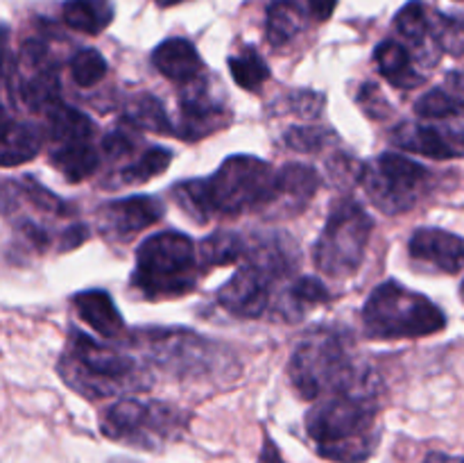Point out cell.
I'll use <instances>...</instances> for the list:
<instances>
[{
	"instance_id": "obj_1",
	"label": "cell",
	"mask_w": 464,
	"mask_h": 463,
	"mask_svg": "<svg viewBox=\"0 0 464 463\" xmlns=\"http://www.w3.org/2000/svg\"><path fill=\"white\" fill-rule=\"evenodd\" d=\"M376 404L370 393H335L317 399L306 413V431L317 454L335 463H365L379 448Z\"/></svg>"
},
{
	"instance_id": "obj_2",
	"label": "cell",
	"mask_w": 464,
	"mask_h": 463,
	"mask_svg": "<svg viewBox=\"0 0 464 463\" xmlns=\"http://www.w3.org/2000/svg\"><path fill=\"white\" fill-rule=\"evenodd\" d=\"M59 372L63 381L84 398L134 393L150 386L134 359L77 330L71 331V343L59 361Z\"/></svg>"
},
{
	"instance_id": "obj_3",
	"label": "cell",
	"mask_w": 464,
	"mask_h": 463,
	"mask_svg": "<svg viewBox=\"0 0 464 463\" xmlns=\"http://www.w3.org/2000/svg\"><path fill=\"white\" fill-rule=\"evenodd\" d=\"M288 375L304 399L335 393H370L367 379L356 370L343 340L331 331L306 336L293 352Z\"/></svg>"
},
{
	"instance_id": "obj_4",
	"label": "cell",
	"mask_w": 464,
	"mask_h": 463,
	"mask_svg": "<svg viewBox=\"0 0 464 463\" xmlns=\"http://www.w3.org/2000/svg\"><path fill=\"white\" fill-rule=\"evenodd\" d=\"M199 257L181 232H159L140 243L131 286L145 300H170L193 291Z\"/></svg>"
},
{
	"instance_id": "obj_5",
	"label": "cell",
	"mask_w": 464,
	"mask_h": 463,
	"mask_svg": "<svg viewBox=\"0 0 464 463\" xmlns=\"http://www.w3.org/2000/svg\"><path fill=\"white\" fill-rule=\"evenodd\" d=\"M365 331L374 339H421L447 327V316L426 295L399 281L379 284L362 309Z\"/></svg>"
},
{
	"instance_id": "obj_6",
	"label": "cell",
	"mask_w": 464,
	"mask_h": 463,
	"mask_svg": "<svg viewBox=\"0 0 464 463\" xmlns=\"http://www.w3.org/2000/svg\"><path fill=\"white\" fill-rule=\"evenodd\" d=\"M276 191L279 182L275 168L249 154L225 159L208 180H202V193L211 216H238L252 209H263L275 202Z\"/></svg>"
},
{
	"instance_id": "obj_7",
	"label": "cell",
	"mask_w": 464,
	"mask_h": 463,
	"mask_svg": "<svg viewBox=\"0 0 464 463\" xmlns=\"http://www.w3.org/2000/svg\"><path fill=\"white\" fill-rule=\"evenodd\" d=\"M374 221L356 200H340L315 243L313 261L331 277H349L361 268Z\"/></svg>"
},
{
	"instance_id": "obj_8",
	"label": "cell",
	"mask_w": 464,
	"mask_h": 463,
	"mask_svg": "<svg viewBox=\"0 0 464 463\" xmlns=\"http://www.w3.org/2000/svg\"><path fill=\"white\" fill-rule=\"evenodd\" d=\"M100 429L116 443L140 449H161L166 443L179 438L184 416L168 404L127 398L118 399L102 413Z\"/></svg>"
},
{
	"instance_id": "obj_9",
	"label": "cell",
	"mask_w": 464,
	"mask_h": 463,
	"mask_svg": "<svg viewBox=\"0 0 464 463\" xmlns=\"http://www.w3.org/2000/svg\"><path fill=\"white\" fill-rule=\"evenodd\" d=\"M429 177L430 172L421 163L397 153H385L362 171L361 182L372 202L381 212L394 216V213L411 212L420 202Z\"/></svg>"
},
{
	"instance_id": "obj_10",
	"label": "cell",
	"mask_w": 464,
	"mask_h": 463,
	"mask_svg": "<svg viewBox=\"0 0 464 463\" xmlns=\"http://www.w3.org/2000/svg\"><path fill=\"white\" fill-rule=\"evenodd\" d=\"M131 345L148 350L154 363L177 375H207L220 359V348L186 330H139Z\"/></svg>"
},
{
	"instance_id": "obj_11",
	"label": "cell",
	"mask_w": 464,
	"mask_h": 463,
	"mask_svg": "<svg viewBox=\"0 0 464 463\" xmlns=\"http://www.w3.org/2000/svg\"><path fill=\"white\" fill-rule=\"evenodd\" d=\"M163 213H166L163 200L154 195H136V198L104 204L98 212V225L107 239L127 241L161 221Z\"/></svg>"
},
{
	"instance_id": "obj_12",
	"label": "cell",
	"mask_w": 464,
	"mask_h": 463,
	"mask_svg": "<svg viewBox=\"0 0 464 463\" xmlns=\"http://www.w3.org/2000/svg\"><path fill=\"white\" fill-rule=\"evenodd\" d=\"M229 109L218 103V98H213L207 84L190 82V86H186L184 95L179 98L177 134L184 136L186 141H199L220 127L229 125Z\"/></svg>"
},
{
	"instance_id": "obj_13",
	"label": "cell",
	"mask_w": 464,
	"mask_h": 463,
	"mask_svg": "<svg viewBox=\"0 0 464 463\" xmlns=\"http://www.w3.org/2000/svg\"><path fill=\"white\" fill-rule=\"evenodd\" d=\"M222 309L238 318H258L270 304V277L247 263L218 291Z\"/></svg>"
},
{
	"instance_id": "obj_14",
	"label": "cell",
	"mask_w": 464,
	"mask_h": 463,
	"mask_svg": "<svg viewBox=\"0 0 464 463\" xmlns=\"http://www.w3.org/2000/svg\"><path fill=\"white\" fill-rule=\"evenodd\" d=\"M408 250L412 261L433 266L447 275H456L464 268V241L447 230L421 227L412 234Z\"/></svg>"
},
{
	"instance_id": "obj_15",
	"label": "cell",
	"mask_w": 464,
	"mask_h": 463,
	"mask_svg": "<svg viewBox=\"0 0 464 463\" xmlns=\"http://www.w3.org/2000/svg\"><path fill=\"white\" fill-rule=\"evenodd\" d=\"M394 143L411 153L433 159H453L464 154V134L460 130H440L421 123H401L392 130Z\"/></svg>"
},
{
	"instance_id": "obj_16",
	"label": "cell",
	"mask_w": 464,
	"mask_h": 463,
	"mask_svg": "<svg viewBox=\"0 0 464 463\" xmlns=\"http://www.w3.org/2000/svg\"><path fill=\"white\" fill-rule=\"evenodd\" d=\"M152 64L163 77L179 84H190L202 73V59L190 41L168 39L157 45L152 53Z\"/></svg>"
},
{
	"instance_id": "obj_17",
	"label": "cell",
	"mask_w": 464,
	"mask_h": 463,
	"mask_svg": "<svg viewBox=\"0 0 464 463\" xmlns=\"http://www.w3.org/2000/svg\"><path fill=\"white\" fill-rule=\"evenodd\" d=\"M72 307L77 316L104 339H116L125 330L121 311L113 304L111 295L104 291H82L72 298Z\"/></svg>"
},
{
	"instance_id": "obj_18",
	"label": "cell",
	"mask_w": 464,
	"mask_h": 463,
	"mask_svg": "<svg viewBox=\"0 0 464 463\" xmlns=\"http://www.w3.org/2000/svg\"><path fill=\"white\" fill-rule=\"evenodd\" d=\"M245 254L249 257V263L266 272L270 280L293 272L295 261H297L295 243L284 236H263V239L252 241V248H245Z\"/></svg>"
},
{
	"instance_id": "obj_19",
	"label": "cell",
	"mask_w": 464,
	"mask_h": 463,
	"mask_svg": "<svg viewBox=\"0 0 464 463\" xmlns=\"http://www.w3.org/2000/svg\"><path fill=\"white\" fill-rule=\"evenodd\" d=\"M41 148V130L34 123L25 121H12L9 116H5V127H3V159L5 168L18 166V163L30 162L32 157H36Z\"/></svg>"
},
{
	"instance_id": "obj_20",
	"label": "cell",
	"mask_w": 464,
	"mask_h": 463,
	"mask_svg": "<svg viewBox=\"0 0 464 463\" xmlns=\"http://www.w3.org/2000/svg\"><path fill=\"white\" fill-rule=\"evenodd\" d=\"M304 7L299 0H275L267 7L266 32L275 48L290 44L304 27Z\"/></svg>"
},
{
	"instance_id": "obj_21",
	"label": "cell",
	"mask_w": 464,
	"mask_h": 463,
	"mask_svg": "<svg viewBox=\"0 0 464 463\" xmlns=\"http://www.w3.org/2000/svg\"><path fill=\"white\" fill-rule=\"evenodd\" d=\"M113 21L109 0H68L63 5V23L82 34H100Z\"/></svg>"
},
{
	"instance_id": "obj_22",
	"label": "cell",
	"mask_w": 464,
	"mask_h": 463,
	"mask_svg": "<svg viewBox=\"0 0 464 463\" xmlns=\"http://www.w3.org/2000/svg\"><path fill=\"white\" fill-rule=\"evenodd\" d=\"M48 116V134L59 143H77V141H86L93 134V123L86 113L80 109L68 107L63 103H54L53 107L45 112Z\"/></svg>"
},
{
	"instance_id": "obj_23",
	"label": "cell",
	"mask_w": 464,
	"mask_h": 463,
	"mask_svg": "<svg viewBox=\"0 0 464 463\" xmlns=\"http://www.w3.org/2000/svg\"><path fill=\"white\" fill-rule=\"evenodd\" d=\"M376 64H379L381 75L388 77L394 86L401 89H412V86L421 84L424 77L417 75L411 68V53L403 48L397 41H383L374 53Z\"/></svg>"
},
{
	"instance_id": "obj_24",
	"label": "cell",
	"mask_w": 464,
	"mask_h": 463,
	"mask_svg": "<svg viewBox=\"0 0 464 463\" xmlns=\"http://www.w3.org/2000/svg\"><path fill=\"white\" fill-rule=\"evenodd\" d=\"M50 163L66 177L68 182H82L98 171V154L91 148L89 141L63 143L62 148L50 154Z\"/></svg>"
},
{
	"instance_id": "obj_25",
	"label": "cell",
	"mask_w": 464,
	"mask_h": 463,
	"mask_svg": "<svg viewBox=\"0 0 464 463\" xmlns=\"http://www.w3.org/2000/svg\"><path fill=\"white\" fill-rule=\"evenodd\" d=\"M276 182H279L276 200L297 202L299 209L320 189V175L313 168L304 166V163H288V166H284L276 172Z\"/></svg>"
},
{
	"instance_id": "obj_26",
	"label": "cell",
	"mask_w": 464,
	"mask_h": 463,
	"mask_svg": "<svg viewBox=\"0 0 464 463\" xmlns=\"http://www.w3.org/2000/svg\"><path fill=\"white\" fill-rule=\"evenodd\" d=\"M18 94H21V100L27 104V109H32V112L45 109L48 112L54 103H59V75L54 66L45 64V66L34 68V73L21 82Z\"/></svg>"
},
{
	"instance_id": "obj_27",
	"label": "cell",
	"mask_w": 464,
	"mask_h": 463,
	"mask_svg": "<svg viewBox=\"0 0 464 463\" xmlns=\"http://www.w3.org/2000/svg\"><path fill=\"white\" fill-rule=\"evenodd\" d=\"M245 254L243 239L234 232H213L211 236L199 243L198 257L199 266L211 268V266H229V263H236Z\"/></svg>"
},
{
	"instance_id": "obj_28",
	"label": "cell",
	"mask_w": 464,
	"mask_h": 463,
	"mask_svg": "<svg viewBox=\"0 0 464 463\" xmlns=\"http://www.w3.org/2000/svg\"><path fill=\"white\" fill-rule=\"evenodd\" d=\"M231 77L238 86L245 91H256L270 77V68H267L266 59L256 53V48H243L238 54L229 59Z\"/></svg>"
},
{
	"instance_id": "obj_29",
	"label": "cell",
	"mask_w": 464,
	"mask_h": 463,
	"mask_svg": "<svg viewBox=\"0 0 464 463\" xmlns=\"http://www.w3.org/2000/svg\"><path fill=\"white\" fill-rule=\"evenodd\" d=\"M130 125L145 127L150 132H157V134H170L172 127L168 123L166 109L152 95H139V98L131 103L130 116H127Z\"/></svg>"
},
{
	"instance_id": "obj_30",
	"label": "cell",
	"mask_w": 464,
	"mask_h": 463,
	"mask_svg": "<svg viewBox=\"0 0 464 463\" xmlns=\"http://www.w3.org/2000/svg\"><path fill=\"white\" fill-rule=\"evenodd\" d=\"M464 112L462 100L447 94L444 89H430L415 103V113L426 121H444V118L460 116Z\"/></svg>"
},
{
	"instance_id": "obj_31",
	"label": "cell",
	"mask_w": 464,
	"mask_h": 463,
	"mask_svg": "<svg viewBox=\"0 0 464 463\" xmlns=\"http://www.w3.org/2000/svg\"><path fill=\"white\" fill-rule=\"evenodd\" d=\"M109 66L107 59L98 53L95 48H84L71 59V75L72 82L82 89H89V86L100 84L107 75Z\"/></svg>"
},
{
	"instance_id": "obj_32",
	"label": "cell",
	"mask_w": 464,
	"mask_h": 463,
	"mask_svg": "<svg viewBox=\"0 0 464 463\" xmlns=\"http://www.w3.org/2000/svg\"><path fill=\"white\" fill-rule=\"evenodd\" d=\"M172 162V153L166 148H150L143 157L139 159L136 163L127 166L122 171V180L127 184H140V182H148L152 177L161 175L163 171H168Z\"/></svg>"
},
{
	"instance_id": "obj_33",
	"label": "cell",
	"mask_w": 464,
	"mask_h": 463,
	"mask_svg": "<svg viewBox=\"0 0 464 463\" xmlns=\"http://www.w3.org/2000/svg\"><path fill=\"white\" fill-rule=\"evenodd\" d=\"M394 25H397L399 34H401L403 39L412 41V44H424L426 36L430 34L429 14H426L424 5L417 3V0L408 3L406 7L397 14Z\"/></svg>"
},
{
	"instance_id": "obj_34",
	"label": "cell",
	"mask_w": 464,
	"mask_h": 463,
	"mask_svg": "<svg viewBox=\"0 0 464 463\" xmlns=\"http://www.w3.org/2000/svg\"><path fill=\"white\" fill-rule=\"evenodd\" d=\"M331 132L326 127L320 125H295L290 127L284 134L285 145L295 153H317V150L324 148L331 139Z\"/></svg>"
},
{
	"instance_id": "obj_35",
	"label": "cell",
	"mask_w": 464,
	"mask_h": 463,
	"mask_svg": "<svg viewBox=\"0 0 464 463\" xmlns=\"http://www.w3.org/2000/svg\"><path fill=\"white\" fill-rule=\"evenodd\" d=\"M21 186L23 191H25L27 198H30V202H34L39 209H44V212H50V213H57V216H71L72 212L71 204L63 202L62 198H57L53 191H48L44 184H39L32 175L23 177Z\"/></svg>"
},
{
	"instance_id": "obj_36",
	"label": "cell",
	"mask_w": 464,
	"mask_h": 463,
	"mask_svg": "<svg viewBox=\"0 0 464 463\" xmlns=\"http://www.w3.org/2000/svg\"><path fill=\"white\" fill-rule=\"evenodd\" d=\"M433 34L440 48L458 54V57H464V18L440 16Z\"/></svg>"
},
{
	"instance_id": "obj_37",
	"label": "cell",
	"mask_w": 464,
	"mask_h": 463,
	"mask_svg": "<svg viewBox=\"0 0 464 463\" xmlns=\"http://www.w3.org/2000/svg\"><path fill=\"white\" fill-rule=\"evenodd\" d=\"M285 109L293 113H297L299 118H306V121H311V118L320 116L322 109H324V95L317 94V91H311V89L295 91V94H290L288 98H285Z\"/></svg>"
},
{
	"instance_id": "obj_38",
	"label": "cell",
	"mask_w": 464,
	"mask_h": 463,
	"mask_svg": "<svg viewBox=\"0 0 464 463\" xmlns=\"http://www.w3.org/2000/svg\"><path fill=\"white\" fill-rule=\"evenodd\" d=\"M290 298L295 304H322L329 302L331 293L317 277H299L290 289Z\"/></svg>"
},
{
	"instance_id": "obj_39",
	"label": "cell",
	"mask_w": 464,
	"mask_h": 463,
	"mask_svg": "<svg viewBox=\"0 0 464 463\" xmlns=\"http://www.w3.org/2000/svg\"><path fill=\"white\" fill-rule=\"evenodd\" d=\"M134 143L136 141L131 139L130 132L122 130V127H118L116 132H111L109 136H104L102 150L109 154V157L118 159V157H125V154H130L131 150H134Z\"/></svg>"
},
{
	"instance_id": "obj_40",
	"label": "cell",
	"mask_w": 464,
	"mask_h": 463,
	"mask_svg": "<svg viewBox=\"0 0 464 463\" xmlns=\"http://www.w3.org/2000/svg\"><path fill=\"white\" fill-rule=\"evenodd\" d=\"M358 100H361V107L365 109L370 116H372V107H376V116L374 118L388 116V103H385L383 95L379 94V89H376L374 84H370V82H367V84H362Z\"/></svg>"
},
{
	"instance_id": "obj_41",
	"label": "cell",
	"mask_w": 464,
	"mask_h": 463,
	"mask_svg": "<svg viewBox=\"0 0 464 463\" xmlns=\"http://www.w3.org/2000/svg\"><path fill=\"white\" fill-rule=\"evenodd\" d=\"M89 236H91L89 227L82 225V222H77V225L68 227V230L63 232L62 239H59V250H62V252H68V250L80 248V245L84 243V241L89 239Z\"/></svg>"
},
{
	"instance_id": "obj_42",
	"label": "cell",
	"mask_w": 464,
	"mask_h": 463,
	"mask_svg": "<svg viewBox=\"0 0 464 463\" xmlns=\"http://www.w3.org/2000/svg\"><path fill=\"white\" fill-rule=\"evenodd\" d=\"M21 234L25 236L27 241H30L32 243V248H36V250H44L45 245H48V234H45V230L44 227H39V225H34V222H30V221H25L21 225Z\"/></svg>"
},
{
	"instance_id": "obj_43",
	"label": "cell",
	"mask_w": 464,
	"mask_h": 463,
	"mask_svg": "<svg viewBox=\"0 0 464 463\" xmlns=\"http://www.w3.org/2000/svg\"><path fill=\"white\" fill-rule=\"evenodd\" d=\"M335 7H338V0H308V12L315 21H329L334 16Z\"/></svg>"
},
{
	"instance_id": "obj_44",
	"label": "cell",
	"mask_w": 464,
	"mask_h": 463,
	"mask_svg": "<svg viewBox=\"0 0 464 463\" xmlns=\"http://www.w3.org/2000/svg\"><path fill=\"white\" fill-rule=\"evenodd\" d=\"M258 463H285L284 457H281L279 448H276V443L270 438V436H266V443H263L261 454H258Z\"/></svg>"
},
{
	"instance_id": "obj_45",
	"label": "cell",
	"mask_w": 464,
	"mask_h": 463,
	"mask_svg": "<svg viewBox=\"0 0 464 463\" xmlns=\"http://www.w3.org/2000/svg\"><path fill=\"white\" fill-rule=\"evenodd\" d=\"M424 463H462V461H458L456 457H449V454L444 452H430Z\"/></svg>"
},
{
	"instance_id": "obj_46",
	"label": "cell",
	"mask_w": 464,
	"mask_h": 463,
	"mask_svg": "<svg viewBox=\"0 0 464 463\" xmlns=\"http://www.w3.org/2000/svg\"><path fill=\"white\" fill-rule=\"evenodd\" d=\"M177 3H181V0H157V5H161V7H172Z\"/></svg>"
},
{
	"instance_id": "obj_47",
	"label": "cell",
	"mask_w": 464,
	"mask_h": 463,
	"mask_svg": "<svg viewBox=\"0 0 464 463\" xmlns=\"http://www.w3.org/2000/svg\"><path fill=\"white\" fill-rule=\"evenodd\" d=\"M453 80H456L458 86H460V89L464 91V75H456V77H453Z\"/></svg>"
},
{
	"instance_id": "obj_48",
	"label": "cell",
	"mask_w": 464,
	"mask_h": 463,
	"mask_svg": "<svg viewBox=\"0 0 464 463\" xmlns=\"http://www.w3.org/2000/svg\"><path fill=\"white\" fill-rule=\"evenodd\" d=\"M458 130H460V132H462V134H464V112H462V125H460V127H458Z\"/></svg>"
},
{
	"instance_id": "obj_49",
	"label": "cell",
	"mask_w": 464,
	"mask_h": 463,
	"mask_svg": "<svg viewBox=\"0 0 464 463\" xmlns=\"http://www.w3.org/2000/svg\"><path fill=\"white\" fill-rule=\"evenodd\" d=\"M460 295H462V300H464V281H462V289H460Z\"/></svg>"
},
{
	"instance_id": "obj_50",
	"label": "cell",
	"mask_w": 464,
	"mask_h": 463,
	"mask_svg": "<svg viewBox=\"0 0 464 463\" xmlns=\"http://www.w3.org/2000/svg\"><path fill=\"white\" fill-rule=\"evenodd\" d=\"M462 463H464V458H462Z\"/></svg>"
}]
</instances>
